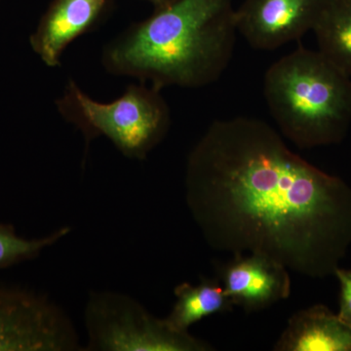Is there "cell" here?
<instances>
[{
    "label": "cell",
    "mask_w": 351,
    "mask_h": 351,
    "mask_svg": "<svg viewBox=\"0 0 351 351\" xmlns=\"http://www.w3.org/2000/svg\"><path fill=\"white\" fill-rule=\"evenodd\" d=\"M313 31L321 54L351 76V0H327Z\"/></svg>",
    "instance_id": "obj_12"
},
{
    "label": "cell",
    "mask_w": 351,
    "mask_h": 351,
    "mask_svg": "<svg viewBox=\"0 0 351 351\" xmlns=\"http://www.w3.org/2000/svg\"><path fill=\"white\" fill-rule=\"evenodd\" d=\"M112 0H54L29 38L32 50L46 66L61 63L66 47L98 25Z\"/></svg>",
    "instance_id": "obj_9"
},
{
    "label": "cell",
    "mask_w": 351,
    "mask_h": 351,
    "mask_svg": "<svg viewBox=\"0 0 351 351\" xmlns=\"http://www.w3.org/2000/svg\"><path fill=\"white\" fill-rule=\"evenodd\" d=\"M56 107L82 131L87 145L105 136L124 156L138 160L162 142L171 125L170 108L160 90L145 82L129 85L115 101L100 103L69 80Z\"/></svg>",
    "instance_id": "obj_4"
},
{
    "label": "cell",
    "mask_w": 351,
    "mask_h": 351,
    "mask_svg": "<svg viewBox=\"0 0 351 351\" xmlns=\"http://www.w3.org/2000/svg\"><path fill=\"white\" fill-rule=\"evenodd\" d=\"M82 350L75 325L45 295L0 287V351Z\"/></svg>",
    "instance_id": "obj_6"
},
{
    "label": "cell",
    "mask_w": 351,
    "mask_h": 351,
    "mask_svg": "<svg viewBox=\"0 0 351 351\" xmlns=\"http://www.w3.org/2000/svg\"><path fill=\"white\" fill-rule=\"evenodd\" d=\"M327 0H244L237 32L252 47L276 50L313 31Z\"/></svg>",
    "instance_id": "obj_7"
},
{
    "label": "cell",
    "mask_w": 351,
    "mask_h": 351,
    "mask_svg": "<svg viewBox=\"0 0 351 351\" xmlns=\"http://www.w3.org/2000/svg\"><path fill=\"white\" fill-rule=\"evenodd\" d=\"M341 285L339 319L351 328V269H339L335 272Z\"/></svg>",
    "instance_id": "obj_14"
},
{
    "label": "cell",
    "mask_w": 351,
    "mask_h": 351,
    "mask_svg": "<svg viewBox=\"0 0 351 351\" xmlns=\"http://www.w3.org/2000/svg\"><path fill=\"white\" fill-rule=\"evenodd\" d=\"M186 206L216 251L257 254L311 278L335 276L351 247V188L267 122L219 119L189 154Z\"/></svg>",
    "instance_id": "obj_1"
},
{
    "label": "cell",
    "mask_w": 351,
    "mask_h": 351,
    "mask_svg": "<svg viewBox=\"0 0 351 351\" xmlns=\"http://www.w3.org/2000/svg\"><path fill=\"white\" fill-rule=\"evenodd\" d=\"M86 351H206L211 346L176 331L137 300L112 291L93 292L84 308Z\"/></svg>",
    "instance_id": "obj_5"
},
{
    "label": "cell",
    "mask_w": 351,
    "mask_h": 351,
    "mask_svg": "<svg viewBox=\"0 0 351 351\" xmlns=\"http://www.w3.org/2000/svg\"><path fill=\"white\" fill-rule=\"evenodd\" d=\"M221 279L234 306L246 313L263 311L291 295L289 269L257 254L234 255L221 269Z\"/></svg>",
    "instance_id": "obj_8"
},
{
    "label": "cell",
    "mask_w": 351,
    "mask_h": 351,
    "mask_svg": "<svg viewBox=\"0 0 351 351\" xmlns=\"http://www.w3.org/2000/svg\"><path fill=\"white\" fill-rule=\"evenodd\" d=\"M263 95L281 133L301 149L338 144L351 125V76L300 46L267 69Z\"/></svg>",
    "instance_id": "obj_3"
},
{
    "label": "cell",
    "mask_w": 351,
    "mask_h": 351,
    "mask_svg": "<svg viewBox=\"0 0 351 351\" xmlns=\"http://www.w3.org/2000/svg\"><path fill=\"white\" fill-rule=\"evenodd\" d=\"M276 351H351V328L323 304L298 311L274 346Z\"/></svg>",
    "instance_id": "obj_10"
},
{
    "label": "cell",
    "mask_w": 351,
    "mask_h": 351,
    "mask_svg": "<svg viewBox=\"0 0 351 351\" xmlns=\"http://www.w3.org/2000/svg\"><path fill=\"white\" fill-rule=\"evenodd\" d=\"M145 1L149 2L154 7V10H158V9L165 8L179 1V0H145Z\"/></svg>",
    "instance_id": "obj_15"
},
{
    "label": "cell",
    "mask_w": 351,
    "mask_h": 351,
    "mask_svg": "<svg viewBox=\"0 0 351 351\" xmlns=\"http://www.w3.org/2000/svg\"><path fill=\"white\" fill-rule=\"evenodd\" d=\"M71 232L69 226H63L41 239H27L19 237L12 226L0 223V269L38 257Z\"/></svg>",
    "instance_id": "obj_13"
},
{
    "label": "cell",
    "mask_w": 351,
    "mask_h": 351,
    "mask_svg": "<svg viewBox=\"0 0 351 351\" xmlns=\"http://www.w3.org/2000/svg\"><path fill=\"white\" fill-rule=\"evenodd\" d=\"M174 294V306L165 319L176 331L189 332V328L203 318L215 313H228L234 306L218 279L204 277L197 285L179 284Z\"/></svg>",
    "instance_id": "obj_11"
},
{
    "label": "cell",
    "mask_w": 351,
    "mask_h": 351,
    "mask_svg": "<svg viewBox=\"0 0 351 351\" xmlns=\"http://www.w3.org/2000/svg\"><path fill=\"white\" fill-rule=\"evenodd\" d=\"M237 32L232 0H179L110 41L101 64L159 90L206 86L228 68Z\"/></svg>",
    "instance_id": "obj_2"
}]
</instances>
